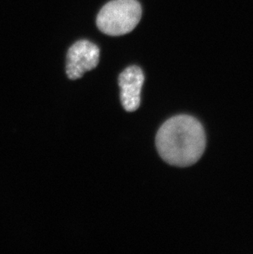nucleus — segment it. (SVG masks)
<instances>
[{
    "label": "nucleus",
    "mask_w": 253,
    "mask_h": 254,
    "mask_svg": "<svg viewBox=\"0 0 253 254\" xmlns=\"http://www.w3.org/2000/svg\"><path fill=\"white\" fill-rule=\"evenodd\" d=\"M100 60L98 46L86 40L73 44L67 52L66 72L71 80L81 78L84 73L94 69Z\"/></svg>",
    "instance_id": "nucleus-3"
},
{
    "label": "nucleus",
    "mask_w": 253,
    "mask_h": 254,
    "mask_svg": "<svg viewBox=\"0 0 253 254\" xmlns=\"http://www.w3.org/2000/svg\"><path fill=\"white\" fill-rule=\"evenodd\" d=\"M141 13V4L136 0H112L101 8L96 24L108 36H123L137 26Z\"/></svg>",
    "instance_id": "nucleus-2"
},
{
    "label": "nucleus",
    "mask_w": 253,
    "mask_h": 254,
    "mask_svg": "<svg viewBox=\"0 0 253 254\" xmlns=\"http://www.w3.org/2000/svg\"><path fill=\"white\" fill-rule=\"evenodd\" d=\"M144 79L143 72L137 66L126 67L120 75L119 85L121 88L120 96L125 111L133 112L139 108Z\"/></svg>",
    "instance_id": "nucleus-4"
},
{
    "label": "nucleus",
    "mask_w": 253,
    "mask_h": 254,
    "mask_svg": "<svg viewBox=\"0 0 253 254\" xmlns=\"http://www.w3.org/2000/svg\"><path fill=\"white\" fill-rule=\"evenodd\" d=\"M155 145L158 153L166 163L177 167H189L196 163L205 152V128L193 116L176 115L160 127Z\"/></svg>",
    "instance_id": "nucleus-1"
}]
</instances>
